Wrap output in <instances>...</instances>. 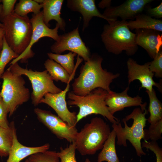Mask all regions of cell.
Listing matches in <instances>:
<instances>
[{"instance_id": "obj_1", "label": "cell", "mask_w": 162, "mask_h": 162, "mask_svg": "<svg viewBox=\"0 0 162 162\" xmlns=\"http://www.w3.org/2000/svg\"><path fill=\"white\" fill-rule=\"evenodd\" d=\"M102 57L96 53L91 55L80 69V74L72 85V91L80 96L86 95L93 90L101 88L108 92L111 90L110 85L120 74H114L103 69L101 64Z\"/></svg>"}, {"instance_id": "obj_2", "label": "cell", "mask_w": 162, "mask_h": 162, "mask_svg": "<svg viewBox=\"0 0 162 162\" xmlns=\"http://www.w3.org/2000/svg\"><path fill=\"white\" fill-rule=\"evenodd\" d=\"M128 22L117 20L104 25L101 37L108 52L117 55L125 51L129 56L136 52V34L128 28Z\"/></svg>"}, {"instance_id": "obj_3", "label": "cell", "mask_w": 162, "mask_h": 162, "mask_svg": "<svg viewBox=\"0 0 162 162\" xmlns=\"http://www.w3.org/2000/svg\"><path fill=\"white\" fill-rule=\"evenodd\" d=\"M148 112L147 109L143 111L140 108H136L122 119L124 128L120 122L118 124H112V125L116 134L117 144L127 147L126 140H128L138 156L146 154L142 149L141 140L144 139V129L147 120L145 116Z\"/></svg>"}, {"instance_id": "obj_4", "label": "cell", "mask_w": 162, "mask_h": 162, "mask_svg": "<svg viewBox=\"0 0 162 162\" xmlns=\"http://www.w3.org/2000/svg\"><path fill=\"white\" fill-rule=\"evenodd\" d=\"M108 92L98 88L94 89L86 95L78 96L72 91L68 92V104L75 106L79 108L77 114V123L88 116L99 114L107 118L112 124H118L119 121L109 112L105 100Z\"/></svg>"}, {"instance_id": "obj_5", "label": "cell", "mask_w": 162, "mask_h": 162, "mask_svg": "<svg viewBox=\"0 0 162 162\" xmlns=\"http://www.w3.org/2000/svg\"><path fill=\"white\" fill-rule=\"evenodd\" d=\"M111 132L103 119L92 118L78 132L75 142L76 150L82 156L94 154L102 149Z\"/></svg>"}, {"instance_id": "obj_6", "label": "cell", "mask_w": 162, "mask_h": 162, "mask_svg": "<svg viewBox=\"0 0 162 162\" xmlns=\"http://www.w3.org/2000/svg\"><path fill=\"white\" fill-rule=\"evenodd\" d=\"M0 20L3 25L7 44L19 56L30 43L32 31L30 19L27 16H21L14 11Z\"/></svg>"}, {"instance_id": "obj_7", "label": "cell", "mask_w": 162, "mask_h": 162, "mask_svg": "<svg viewBox=\"0 0 162 162\" xmlns=\"http://www.w3.org/2000/svg\"><path fill=\"white\" fill-rule=\"evenodd\" d=\"M1 78L3 81L0 94L10 117L20 105L29 100L30 92L25 86V81L21 75L13 73L7 69Z\"/></svg>"}, {"instance_id": "obj_8", "label": "cell", "mask_w": 162, "mask_h": 162, "mask_svg": "<svg viewBox=\"0 0 162 162\" xmlns=\"http://www.w3.org/2000/svg\"><path fill=\"white\" fill-rule=\"evenodd\" d=\"M8 69L14 74L24 75L28 77L33 89L31 96L32 103L35 106L40 104V100L46 94L58 93L62 91L54 84L46 70L38 71L24 68L20 66L17 62L10 64Z\"/></svg>"}, {"instance_id": "obj_9", "label": "cell", "mask_w": 162, "mask_h": 162, "mask_svg": "<svg viewBox=\"0 0 162 162\" xmlns=\"http://www.w3.org/2000/svg\"><path fill=\"white\" fill-rule=\"evenodd\" d=\"M32 24V31L30 44L25 51L17 58L14 59L10 64H13L20 60L22 63H26L28 59L34 56V53L32 50L33 45L40 38L47 37L57 41L59 38L58 30L59 26L56 23L55 27L50 28L44 23L42 11L35 14H33L30 19Z\"/></svg>"}, {"instance_id": "obj_10", "label": "cell", "mask_w": 162, "mask_h": 162, "mask_svg": "<svg viewBox=\"0 0 162 162\" xmlns=\"http://www.w3.org/2000/svg\"><path fill=\"white\" fill-rule=\"evenodd\" d=\"M34 111L39 121L58 138L65 139L70 143L75 142L78 132L76 127L71 126L50 111L38 108Z\"/></svg>"}, {"instance_id": "obj_11", "label": "cell", "mask_w": 162, "mask_h": 162, "mask_svg": "<svg viewBox=\"0 0 162 162\" xmlns=\"http://www.w3.org/2000/svg\"><path fill=\"white\" fill-rule=\"evenodd\" d=\"M50 49L52 52L57 54L66 50L70 51L82 57L85 62L88 60L91 55L89 49L80 36L78 27L70 32L59 35L58 40Z\"/></svg>"}, {"instance_id": "obj_12", "label": "cell", "mask_w": 162, "mask_h": 162, "mask_svg": "<svg viewBox=\"0 0 162 162\" xmlns=\"http://www.w3.org/2000/svg\"><path fill=\"white\" fill-rule=\"evenodd\" d=\"M69 83H67L64 89L59 93L46 94L40 100V103H44L51 107L63 121L71 126L75 127L77 123V114L75 112L69 110L66 100V95L70 87Z\"/></svg>"}, {"instance_id": "obj_13", "label": "cell", "mask_w": 162, "mask_h": 162, "mask_svg": "<svg viewBox=\"0 0 162 162\" xmlns=\"http://www.w3.org/2000/svg\"><path fill=\"white\" fill-rule=\"evenodd\" d=\"M152 0H128L122 4L106 8L102 14L110 22L120 17L122 20H133L141 14L146 5ZM109 22V23H110Z\"/></svg>"}, {"instance_id": "obj_14", "label": "cell", "mask_w": 162, "mask_h": 162, "mask_svg": "<svg viewBox=\"0 0 162 162\" xmlns=\"http://www.w3.org/2000/svg\"><path fill=\"white\" fill-rule=\"evenodd\" d=\"M150 64V62H148L143 65H140L133 58H129L127 61L128 84L137 80L141 84L140 88H144L146 90L151 91L153 86H155L161 92V83L154 81L153 79L154 74L149 69Z\"/></svg>"}, {"instance_id": "obj_15", "label": "cell", "mask_w": 162, "mask_h": 162, "mask_svg": "<svg viewBox=\"0 0 162 162\" xmlns=\"http://www.w3.org/2000/svg\"><path fill=\"white\" fill-rule=\"evenodd\" d=\"M129 86L120 93H116L112 90L108 92L105 102L110 113L113 116L116 112L123 110L124 108L132 106H140L143 111L146 110L147 103H142V98L137 95L132 97L128 94Z\"/></svg>"}, {"instance_id": "obj_16", "label": "cell", "mask_w": 162, "mask_h": 162, "mask_svg": "<svg viewBox=\"0 0 162 162\" xmlns=\"http://www.w3.org/2000/svg\"><path fill=\"white\" fill-rule=\"evenodd\" d=\"M136 43L145 49L150 57L154 59L162 49V34L153 29H135Z\"/></svg>"}, {"instance_id": "obj_17", "label": "cell", "mask_w": 162, "mask_h": 162, "mask_svg": "<svg viewBox=\"0 0 162 162\" xmlns=\"http://www.w3.org/2000/svg\"><path fill=\"white\" fill-rule=\"evenodd\" d=\"M67 6L71 10L78 12L82 15L83 31L88 26L90 21L93 17L104 19L108 23L110 22L99 11L94 0H68Z\"/></svg>"}, {"instance_id": "obj_18", "label": "cell", "mask_w": 162, "mask_h": 162, "mask_svg": "<svg viewBox=\"0 0 162 162\" xmlns=\"http://www.w3.org/2000/svg\"><path fill=\"white\" fill-rule=\"evenodd\" d=\"M50 147V145L48 143L37 147L25 146L18 140L16 130L14 133L12 144L6 162H20L32 154L48 150Z\"/></svg>"}, {"instance_id": "obj_19", "label": "cell", "mask_w": 162, "mask_h": 162, "mask_svg": "<svg viewBox=\"0 0 162 162\" xmlns=\"http://www.w3.org/2000/svg\"><path fill=\"white\" fill-rule=\"evenodd\" d=\"M63 0H44L41 4L43 8V20L48 27L50 26L49 22L52 20H56L59 28L65 31L66 23L60 16V11Z\"/></svg>"}, {"instance_id": "obj_20", "label": "cell", "mask_w": 162, "mask_h": 162, "mask_svg": "<svg viewBox=\"0 0 162 162\" xmlns=\"http://www.w3.org/2000/svg\"><path fill=\"white\" fill-rule=\"evenodd\" d=\"M134 20L128 22V25L130 30L139 29H153L162 32V21L153 18L147 14H139Z\"/></svg>"}, {"instance_id": "obj_21", "label": "cell", "mask_w": 162, "mask_h": 162, "mask_svg": "<svg viewBox=\"0 0 162 162\" xmlns=\"http://www.w3.org/2000/svg\"><path fill=\"white\" fill-rule=\"evenodd\" d=\"M116 134L113 129L99 154L97 162H120L116 154L115 141Z\"/></svg>"}, {"instance_id": "obj_22", "label": "cell", "mask_w": 162, "mask_h": 162, "mask_svg": "<svg viewBox=\"0 0 162 162\" xmlns=\"http://www.w3.org/2000/svg\"><path fill=\"white\" fill-rule=\"evenodd\" d=\"M44 66L53 80L67 84L74 78L75 75L71 76L59 64L53 60L48 59L45 62Z\"/></svg>"}, {"instance_id": "obj_23", "label": "cell", "mask_w": 162, "mask_h": 162, "mask_svg": "<svg viewBox=\"0 0 162 162\" xmlns=\"http://www.w3.org/2000/svg\"><path fill=\"white\" fill-rule=\"evenodd\" d=\"M50 59H52L60 64L70 75H75L78 65L75 66L74 57L77 54L71 52L64 55L52 52L47 53Z\"/></svg>"}, {"instance_id": "obj_24", "label": "cell", "mask_w": 162, "mask_h": 162, "mask_svg": "<svg viewBox=\"0 0 162 162\" xmlns=\"http://www.w3.org/2000/svg\"><path fill=\"white\" fill-rule=\"evenodd\" d=\"M16 130L14 122L10 124V127H0V156H8L11 147L14 132Z\"/></svg>"}, {"instance_id": "obj_25", "label": "cell", "mask_w": 162, "mask_h": 162, "mask_svg": "<svg viewBox=\"0 0 162 162\" xmlns=\"http://www.w3.org/2000/svg\"><path fill=\"white\" fill-rule=\"evenodd\" d=\"M149 100L148 111L150 116L147 120L151 124L156 123L162 119V104L158 99L154 88L151 91L146 90Z\"/></svg>"}, {"instance_id": "obj_26", "label": "cell", "mask_w": 162, "mask_h": 162, "mask_svg": "<svg viewBox=\"0 0 162 162\" xmlns=\"http://www.w3.org/2000/svg\"><path fill=\"white\" fill-rule=\"evenodd\" d=\"M42 8L41 4H39L34 0H20L14 10V12L21 16H27L28 14L33 13L36 14L39 13Z\"/></svg>"}, {"instance_id": "obj_27", "label": "cell", "mask_w": 162, "mask_h": 162, "mask_svg": "<svg viewBox=\"0 0 162 162\" xmlns=\"http://www.w3.org/2000/svg\"><path fill=\"white\" fill-rule=\"evenodd\" d=\"M19 56L8 45L4 36L3 46L0 55V79L4 72V70L7 64L11 60L17 58Z\"/></svg>"}, {"instance_id": "obj_28", "label": "cell", "mask_w": 162, "mask_h": 162, "mask_svg": "<svg viewBox=\"0 0 162 162\" xmlns=\"http://www.w3.org/2000/svg\"><path fill=\"white\" fill-rule=\"evenodd\" d=\"M28 159L30 162H60L56 152L48 150L32 154Z\"/></svg>"}, {"instance_id": "obj_29", "label": "cell", "mask_w": 162, "mask_h": 162, "mask_svg": "<svg viewBox=\"0 0 162 162\" xmlns=\"http://www.w3.org/2000/svg\"><path fill=\"white\" fill-rule=\"evenodd\" d=\"M144 140L147 141L150 140L151 141H156L162 139V119L156 123L151 124L148 129H144Z\"/></svg>"}, {"instance_id": "obj_30", "label": "cell", "mask_w": 162, "mask_h": 162, "mask_svg": "<svg viewBox=\"0 0 162 162\" xmlns=\"http://www.w3.org/2000/svg\"><path fill=\"white\" fill-rule=\"evenodd\" d=\"M76 150L75 142L70 143L66 148H60V151L57 152L60 162H77L75 155Z\"/></svg>"}, {"instance_id": "obj_31", "label": "cell", "mask_w": 162, "mask_h": 162, "mask_svg": "<svg viewBox=\"0 0 162 162\" xmlns=\"http://www.w3.org/2000/svg\"><path fill=\"white\" fill-rule=\"evenodd\" d=\"M153 60L150 62L149 69L157 78L162 77V50L157 54Z\"/></svg>"}, {"instance_id": "obj_32", "label": "cell", "mask_w": 162, "mask_h": 162, "mask_svg": "<svg viewBox=\"0 0 162 162\" xmlns=\"http://www.w3.org/2000/svg\"><path fill=\"white\" fill-rule=\"evenodd\" d=\"M142 148H145L150 150L155 154L156 162H162V149L160 147L156 141H148L144 140L141 143Z\"/></svg>"}, {"instance_id": "obj_33", "label": "cell", "mask_w": 162, "mask_h": 162, "mask_svg": "<svg viewBox=\"0 0 162 162\" xmlns=\"http://www.w3.org/2000/svg\"><path fill=\"white\" fill-rule=\"evenodd\" d=\"M16 0H2L1 5L0 19L8 15L14 11Z\"/></svg>"}, {"instance_id": "obj_34", "label": "cell", "mask_w": 162, "mask_h": 162, "mask_svg": "<svg viewBox=\"0 0 162 162\" xmlns=\"http://www.w3.org/2000/svg\"><path fill=\"white\" fill-rule=\"evenodd\" d=\"M8 112L3 102L0 105V127L8 128L10 127L7 118Z\"/></svg>"}, {"instance_id": "obj_35", "label": "cell", "mask_w": 162, "mask_h": 162, "mask_svg": "<svg viewBox=\"0 0 162 162\" xmlns=\"http://www.w3.org/2000/svg\"><path fill=\"white\" fill-rule=\"evenodd\" d=\"M147 14L151 17L157 19L162 17V2L154 8H148L146 11Z\"/></svg>"}, {"instance_id": "obj_36", "label": "cell", "mask_w": 162, "mask_h": 162, "mask_svg": "<svg viewBox=\"0 0 162 162\" xmlns=\"http://www.w3.org/2000/svg\"><path fill=\"white\" fill-rule=\"evenodd\" d=\"M111 0H103L100 2L98 4V7L102 9L106 8L111 6Z\"/></svg>"}, {"instance_id": "obj_37", "label": "cell", "mask_w": 162, "mask_h": 162, "mask_svg": "<svg viewBox=\"0 0 162 162\" xmlns=\"http://www.w3.org/2000/svg\"><path fill=\"white\" fill-rule=\"evenodd\" d=\"M4 32L3 28H0V47L2 48Z\"/></svg>"}, {"instance_id": "obj_38", "label": "cell", "mask_w": 162, "mask_h": 162, "mask_svg": "<svg viewBox=\"0 0 162 162\" xmlns=\"http://www.w3.org/2000/svg\"><path fill=\"white\" fill-rule=\"evenodd\" d=\"M2 2V0H0V3ZM1 11V5L0 4V15ZM3 28V25L2 23L0 22V28Z\"/></svg>"}, {"instance_id": "obj_39", "label": "cell", "mask_w": 162, "mask_h": 162, "mask_svg": "<svg viewBox=\"0 0 162 162\" xmlns=\"http://www.w3.org/2000/svg\"><path fill=\"white\" fill-rule=\"evenodd\" d=\"M35 2L39 4H41L42 3L44 0H34Z\"/></svg>"}, {"instance_id": "obj_40", "label": "cell", "mask_w": 162, "mask_h": 162, "mask_svg": "<svg viewBox=\"0 0 162 162\" xmlns=\"http://www.w3.org/2000/svg\"><path fill=\"white\" fill-rule=\"evenodd\" d=\"M3 102L2 99L0 92V105Z\"/></svg>"}, {"instance_id": "obj_41", "label": "cell", "mask_w": 162, "mask_h": 162, "mask_svg": "<svg viewBox=\"0 0 162 162\" xmlns=\"http://www.w3.org/2000/svg\"><path fill=\"white\" fill-rule=\"evenodd\" d=\"M85 162H91L90 160L88 158L86 159Z\"/></svg>"}, {"instance_id": "obj_42", "label": "cell", "mask_w": 162, "mask_h": 162, "mask_svg": "<svg viewBox=\"0 0 162 162\" xmlns=\"http://www.w3.org/2000/svg\"><path fill=\"white\" fill-rule=\"evenodd\" d=\"M25 162H30L28 160V159H27L26 160Z\"/></svg>"}, {"instance_id": "obj_43", "label": "cell", "mask_w": 162, "mask_h": 162, "mask_svg": "<svg viewBox=\"0 0 162 162\" xmlns=\"http://www.w3.org/2000/svg\"><path fill=\"white\" fill-rule=\"evenodd\" d=\"M2 48L0 47V54L2 51Z\"/></svg>"}]
</instances>
